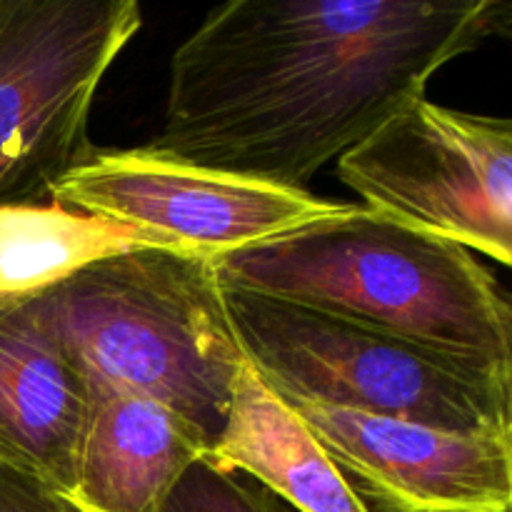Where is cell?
Segmentation results:
<instances>
[{
    "mask_svg": "<svg viewBox=\"0 0 512 512\" xmlns=\"http://www.w3.org/2000/svg\"><path fill=\"white\" fill-rule=\"evenodd\" d=\"M510 23L508 0H230L173 53L148 148L305 190Z\"/></svg>",
    "mask_w": 512,
    "mask_h": 512,
    "instance_id": "1",
    "label": "cell"
},
{
    "mask_svg": "<svg viewBox=\"0 0 512 512\" xmlns=\"http://www.w3.org/2000/svg\"><path fill=\"white\" fill-rule=\"evenodd\" d=\"M225 290L263 295L440 350L512 380V308L468 248L365 205L215 255Z\"/></svg>",
    "mask_w": 512,
    "mask_h": 512,
    "instance_id": "2",
    "label": "cell"
},
{
    "mask_svg": "<svg viewBox=\"0 0 512 512\" xmlns=\"http://www.w3.org/2000/svg\"><path fill=\"white\" fill-rule=\"evenodd\" d=\"M38 298L85 373L168 405L213 448L248 360L210 255H110Z\"/></svg>",
    "mask_w": 512,
    "mask_h": 512,
    "instance_id": "3",
    "label": "cell"
},
{
    "mask_svg": "<svg viewBox=\"0 0 512 512\" xmlns=\"http://www.w3.org/2000/svg\"><path fill=\"white\" fill-rule=\"evenodd\" d=\"M250 368L288 405H328L468 435H512V380L393 335L225 290Z\"/></svg>",
    "mask_w": 512,
    "mask_h": 512,
    "instance_id": "4",
    "label": "cell"
},
{
    "mask_svg": "<svg viewBox=\"0 0 512 512\" xmlns=\"http://www.w3.org/2000/svg\"><path fill=\"white\" fill-rule=\"evenodd\" d=\"M140 25L135 0H0V203H53L93 153L95 93Z\"/></svg>",
    "mask_w": 512,
    "mask_h": 512,
    "instance_id": "5",
    "label": "cell"
},
{
    "mask_svg": "<svg viewBox=\"0 0 512 512\" xmlns=\"http://www.w3.org/2000/svg\"><path fill=\"white\" fill-rule=\"evenodd\" d=\"M365 208L512 263V123L418 100L338 158Z\"/></svg>",
    "mask_w": 512,
    "mask_h": 512,
    "instance_id": "6",
    "label": "cell"
},
{
    "mask_svg": "<svg viewBox=\"0 0 512 512\" xmlns=\"http://www.w3.org/2000/svg\"><path fill=\"white\" fill-rule=\"evenodd\" d=\"M53 203L160 233L188 253H233L343 215L353 203L203 168L148 145L98 150L58 180Z\"/></svg>",
    "mask_w": 512,
    "mask_h": 512,
    "instance_id": "7",
    "label": "cell"
},
{
    "mask_svg": "<svg viewBox=\"0 0 512 512\" xmlns=\"http://www.w3.org/2000/svg\"><path fill=\"white\" fill-rule=\"evenodd\" d=\"M368 512H508L512 435H468L328 405H290Z\"/></svg>",
    "mask_w": 512,
    "mask_h": 512,
    "instance_id": "8",
    "label": "cell"
},
{
    "mask_svg": "<svg viewBox=\"0 0 512 512\" xmlns=\"http://www.w3.org/2000/svg\"><path fill=\"white\" fill-rule=\"evenodd\" d=\"M88 415V373L40 298L0 310V463L68 495Z\"/></svg>",
    "mask_w": 512,
    "mask_h": 512,
    "instance_id": "9",
    "label": "cell"
},
{
    "mask_svg": "<svg viewBox=\"0 0 512 512\" xmlns=\"http://www.w3.org/2000/svg\"><path fill=\"white\" fill-rule=\"evenodd\" d=\"M210 440L168 405L88 373V415L68 498L83 512H158Z\"/></svg>",
    "mask_w": 512,
    "mask_h": 512,
    "instance_id": "10",
    "label": "cell"
},
{
    "mask_svg": "<svg viewBox=\"0 0 512 512\" xmlns=\"http://www.w3.org/2000/svg\"><path fill=\"white\" fill-rule=\"evenodd\" d=\"M225 473H245L300 512H368L305 420L243 365L228 423L205 455Z\"/></svg>",
    "mask_w": 512,
    "mask_h": 512,
    "instance_id": "11",
    "label": "cell"
},
{
    "mask_svg": "<svg viewBox=\"0 0 512 512\" xmlns=\"http://www.w3.org/2000/svg\"><path fill=\"white\" fill-rule=\"evenodd\" d=\"M150 248L183 250L160 233L130 228L58 203H0V310L45 293L95 260Z\"/></svg>",
    "mask_w": 512,
    "mask_h": 512,
    "instance_id": "12",
    "label": "cell"
},
{
    "mask_svg": "<svg viewBox=\"0 0 512 512\" xmlns=\"http://www.w3.org/2000/svg\"><path fill=\"white\" fill-rule=\"evenodd\" d=\"M158 512H288L263 485L240 480L200 458L180 475Z\"/></svg>",
    "mask_w": 512,
    "mask_h": 512,
    "instance_id": "13",
    "label": "cell"
},
{
    "mask_svg": "<svg viewBox=\"0 0 512 512\" xmlns=\"http://www.w3.org/2000/svg\"><path fill=\"white\" fill-rule=\"evenodd\" d=\"M0 512H83L40 475L0 463Z\"/></svg>",
    "mask_w": 512,
    "mask_h": 512,
    "instance_id": "14",
    "label": "cell"
}]
</instances>
